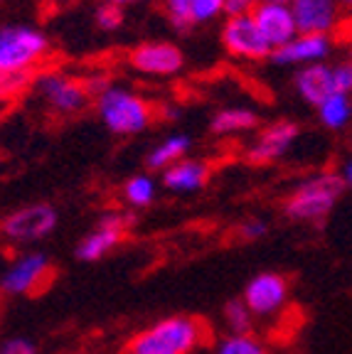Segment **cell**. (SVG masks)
Segmentation results:
<instances>
[{"instance_id":"6da1fadb","label":"cell","mask_w":352,"mask_h":354,"mask_svg":"<svg viewBox=\"0 0 352 354\" xmlns=\"http://www.w3.org/2000/svg\"><path fill=\"white\" fill-rule=\"evenodd\" d=\"M345 185L335 170H318L303 177L283 199V216L296 224H318L340 202Z\"/></svg>"},{"instance_id":"7a4b0ae2","label":"cell","mask_w":352,"mask_h":354,"mask_svg":"<svg viewBox=\"0 0 352 354\" xmlns=\"http://www.w3.org/2000/svg\"><path fill=\"white\" fill-rule=\"evenodd\" d=\"M204 339V325L190 315H168L136 332L126 354H193Z\"/></svg>"},{"instance_id":"3957f363","label":"cell","mask_w":352,"mask_h":354,"mask_svg":"<svg viewBox=\"0 0 352 354\" xmlns=\"http://www.w3.org/2000/svg\"><path fill=\"white\" fill-rule=\"evenodd\" d=\"M94 104H96V116H99L101 126L118 138L148 131L155 118L153 104L146 96L128 86H118V84H111L106 91H101L94 99Z\"/></svg>"},{"instance_id":"277c9868","label":"cell","mask_w":352,"mask_h":354,"mask_svg":"<svg viewBox=\"0 0 352 354\" xmlns=\"http://www.w3.org/2000/svg\"><path fill=\"white\" fill-rule=\"evenodd\" d=\"M50 37L35 25H0V74H33L50 57Z\"/></svg>"},{"instance_id":"5b68a950","label":"cell","mask_w":352,"mask_h":354,"mask_svg":"<svg viewBox=\"0 0 352 354\" xmlns=\"http://www.w3.org/2000/svg\"><path fill=\"white\" fill-rule=\"evenodd\" d=\"M60 212L50 202H33L12 209L0 221V239L12 246H35L55 234Z\"/></svg>"},{"instance_id":"8992f818","label":"cell","mask_w":352,"mask_h":354,"mask_svg":"<svg viewBox=\"0 0 352 354\" xmlns=\"http://www.w3.org/2000/svg\"><path fill=\"white\" fill-rule=\"evenodd\" d=\"M33 88L47 109L57 116H74L89 106L87 86L79 77L64 72H42L33 77Z\"/></svg>"},{"instance_id":"52a82bcc","label":"cell","mask_w":352,"mask_h":354,"mask_svg":"<svg viewBox=\"0 0 352 354\" xmlns=\"http://www.w3.org/2000/svg\"><path fill=\"white\" fill-rule=\"evenodd\" d=\"M52 276V261L50 256L39 249H28L17 254L6 271L0 273V293L10 298H22V295L37 293L44 283Z\"/></svg>"},{"instance_id":"ba28073f","label":"cell","mask_w":352,"mask_h":354,"mask_svg":"<svg viewBox=\"0 0 352 354\" xmlns=\"http://www.w3.org/2000/svg\"><path fill=\"white\" fill-rule=\"evenodd\" d=\"M222 47L227 50V55H231L234 59L242 62H261L271 57V44L264 39L261 30L256 28L254 15H229L222 25Z\"/></svg>"},{"instance_id":"9c48e42d","label":"cell","mask_w":352,"mask_h":354,"mask_svg":"<svg viewBox=\"0 0 352 354\" xmlns=\"http://www.w3.org/2000/svg\"><path fill=\"white\" fill-rule=\"evenodd\" d=\"M128 66L143 77H175L185 66V52L168 39H150L128 52Z\"/></svg>"},{"instance_id":"30bf717a","label":"cell","mask_w":352,"mask_h":354,"mask_svg":"<svg viewBox=\"0 0 352 354\" xmlns=\"http://www.w3.org/2000/svg\"><path fill=\"white\" fill-rule=\"evenodd\" d=\"M128 214H121V212H106L101 214V219L96 221V227L89 229L82 239H79L77 249H74V256L82 263H96V261L106 259L111 251L123 241L128 232Z\"/></svg>"},{"instance_id":"8fae6325","label":"cell","mask_w":352,"mask_h":354,"mask_svg":"<svg viewBox=\"0 0 352 354\" xmlns=\"http://www.w3.org/2000/svg\"><path fill=\"white\" fill-rule=\"evenodd\" d=\"M288 293V278L276 271H261L247 283L242 293V300L254 313V317H274L286 308Z\"/></svg>"},{"instance_id":"7c38bea8","label":"cell","mask_w":352,"mask_h":354,"mask_svg":"<svg viewBox=\"0 0 352 354\" xmlns=\"http://www.w3.org/2000/svg\"><path fill=\"white\" fill-rule=\"evenodd\" d=\"M298 136H301L298 123L286 121V118L269 123V126L256 133V138H254L252 145L247 148V162H252V165H271V162H279L281 158H286L288 150L296 145Z\"/></svg>"},{"instance_id":"4fadbf2b","label":"cell","mask_w":352,"mask_h":354,"mask_svg":"<svg viewBox=\"0 0 352 354\" xmlns=\"http://www.w3.org/2000/svg\"><path fill=\"white\" fill-rule=\"evenodd\" d=\"M335 52V39L333 35H306L298 32L291 42H286L283 47L271 52L269 59L279 66H301L318 64V62H328L331 55Z\"/></svg>"},{"instance_id":"5bb4252c","label":"cell","mask_w":352,"mask_h":354,"mask_svg":"<svg viewBox=\"0 0 352 354\" xmlns=\"http://www.w3.org/2000/svg\"><path fill=\"white\" fill-rule=\"evenodd\" d=\"M293 17L298 32L306 35H335L342 28V8L337 0H293Z\"/></svg>"},{"instance_id":"9a60e30c","label":"cell","mask_w":352,"mask_h":354,"mask_svg":"<svg viewBox=\"0 0 352 354\" xmlns=\"http://www.w3.org/2000/svg\"><path fill=\"white\" fill-rule=\"evenodd\" d=\"M227 0H163V12L170 28L190 32L225 15Z\"/></svg>"},{"instance_id":"2e32d148","label":"cell","mask_w":352,"mask_h":354,"mask_svg":"<svg viewBox=\"0 0 352 354\" xmlns=\"http://www.w3.org/2000/svg\"><path fill=\"white\" fill-rule=\"evenodd\" d=\"M252 15L256 20V28L264 35V39L271 44V50H279V47L291 42L298 35L291 6H279V3H266L264 0V3L254 8Z\"/></svg>"},{"instance_id":"e0dca14e","label":"cell","mask_w":352,"mask_h":354,"mask_svg":"<svg viewBox=\"0 0 352 354\" xmlns=\"http://www.w3.org/2000/svg\"><path fill=\"white\" fill-rule=\"evenodd\" d=\"M293 91L306 106H318L331 94H335V82H333V64L318 62V64L301 66L293 72Z\"/></svg>"},{"instance_id":"ac0fdd59","label":"cell","mask_w":352,"mask_h":354,"mask_svg":"<svg viewBox=\"0 0 352 354\" xmlns=\"http://www.w3.org/2000/svg\"><path fill=\"white\" fill-rule=\"evenodd\" d=\"M209 183V165L200 158H182L175 165L160 172V187L175 194H193L200 192Z\"/></svg>"},{"instance_id":"d6986e66","label":"cell","mask_w":352,"mask_h":354,"mask_svg":"<svg viewBox=\"0 0 352 354\" xmlns=\"http://www.w3.org/2000/svg\"><path fill=\"white\" fill-rule=\"evenodd\" d=\"M259 126V113L249 106H225L209 121V133L217 138H229V136H242L252 133Z\"/></svg>"},{"instance_id":"ffe728a7","label":"cell","mask_w":352,"mask_h":354,"mask_svg":"<svg viewBox=\"0 0 352 354\" xmlns=\"http://www.w3.org/2000/svg\"><path fill=\"white\" fill-rule=\"evenodd\" d=\"M193 150V138L187 133H170L163 140L153 145L146 155V170L148 172H163L170 165H175L177 160L187 158Z\"/></svg>"},{"instance_id":"44dd1931","label":"cell","mask_w":352,"mask_h":354,"mask_svg":"<svg viewBox=\"0 0 352 354\" xmlns=\"http://www.w3.org/2000/svg\"><path fill=\"white\" fill-rule=\"evenodd\" d=\"M160 189V177H155V172H136L123 183L121 187V199L126 202L131 209H148L150 205H155Z\"/></svg>"},{"instance_id":"7402d4cb","label":"cell","mask_w":352,"mask_h":354,"mask_svg":"<svg viewBox=\"0 0 352 354\" xmlns=\"http://www.w3.org/2000/svg\"><path fill=\"white\" fill-rule=\"evenodd\" d=\"M315 113H318V123L328 131H345L352 121V94H331L325 101H320L315 106Z\"/></svg>"},{"instance_id":"603a6c76","label":"cell","mask_w":352,"mask_h":354,"mask_svg":"<svg viewBox=\"0 0 352 354\" xmlns=\"http://www.w3.org/2000/svg\"><path fill=\"white\" fill-rule=\"evenodd\" d=\"M215 354H271V352L252 332H244V335H229L227 332L225 337L217 339Z\"/></svg>"},{"instance_id":"cb8c5ba5","label":"cell","mask_w":352,"mask_h":354,"mask_svg":"<svg viewBox=\"0 0 352 354\" xmlns=\"http://www.w3.org/2000/svg\"><path fill=\"white\" fill-rule=\"evenodd\" d=\"M222 322H225L229 335H244V332L254 330V313L242 298L227 300L222 308Z\"/></svg>"},{"instance_id":"d4e9b609","label":"cell","mask_w":352,"mask_h":354,"mask_svg":"<svg viewBox=\"0 0 352 354\" xmlns=\"http://www.w3.org/2000/svg\"><path fill=\"white\" fill-rule=\"evenodd\" d=\"M123 8L118 6H111V3H99V8L94 10V22H96V28L101 32H116V30L123 28Z\"/></svg>"},{"instance_id":"484cf974","label":"cell","mask_w":352,"mask_h":354,"mask_svg":"<svg viewBox=\"0 0 352 354\" xmlns=\"http://www.w3.org/2000/svg\"><path fill=\"white\" fill-rule=\"evenodd\" d=\"M35 74H0V104L15 99L20 91L33 84Z\"/></svg>"},{"instance_id":"4316f807","label":"cell","mask_w":352,"mask_h":354,"mask_svg":"<svg viewBox=\"0 0 352 354\" xmlns=\"http://www.w3.org/2000/svg\"><path fill=\"white\" fill-rule=\"evenodd\" d=\"M269 234V221L264 216H249V219L239 221L237 239L239 241H261Z\"/></svg>"},{"instance_id":"83f0119b","label":"cell","mask_w":352,"mask_h":354,"mask_svg":"<svg viewBox=\"0 0 352 354\" xmlns=\"http://www.w3.org/2000/svg\"><path fill=\"white\" fill-rule=\"evenodd\" d=\"M333 82H335V91L352 94V57L333 64Z\"/></svg>"},{"instance_id":"f1b7e54d","label":"cell","mask_w":352,"mask_h":354,"mask_svg":"<svg viewBox=\"0 0 352 354\" xmlns=\"http://www.w3.org/2000/svg\"><path fill=\"white\" fill-rule=\"evenodd\" d=\"M0 354H37V344L30 337H3L0 339Z\"/></svg>"},{"instance_id":"f546056e","label":"cell","mask_w":352,"mask_h":354,"mask_svg":"<svg viewBox=\"0 0 352 354\" xmlns=\"http://www.w3.org/2000/svg\"><path fill=\"white\" fill-rule=\"evenodd\" d=\"M264 3V0H227V8H225V15H249L254 12V8Z\"/></svg>"},{"instance_id":"4dcf8cb0","label":"cell","mask_w":352,"mask_h":354,"mask_svg":"<svg viewBox=\"0 0 352 354\" xmlns=\"http://www.w3.org/2000/svg\"><path fill=\"white\" fill-rule=\"evenodd\" d=\"M337 175H340V180H342V185H345V189H352V155L340 165Z\"/></svg>"},{"instance_id":"1f68e13d","label":"cell","mask_w":352,"mask_h":354,"mask_svg":"<svg viewBox=\"0 0 352 354\" xmlns=\"http://www.w3.org/2000/svg\"><path fill=\"white\" fill-rule=\"evenodd\" d=\"M101 3H111V6H118V8H128V6H136V3H143V0H101Z\"/></svg>"},{"instance_id":"d6a6232c","label":"cell","mask_w":352,"mask_h":354,"mask_svg":"<svg viewBox=\"0 0 352 354\" xmlns=\"http://www.w3.org/2000/svg\"><path fill=\"white\" fill-rule=\"evenodd\" d=\"M337 6H340L342 10H352V0H337Z\"/></svg>"},{"instance_id":"836d02e7","label":"cell","mask_w":352,"mask_h":354,"mask_svg":"<svg viewBox=\"0 0 352 354\" xmlns=\"http://www.w3.org/2000/svg\"><path fill=\"white\" fill-rule=\"evenodd\" d=\"M266 3H279V6H291L293 0H266Z\"/></svg>"},{"instance_id":"e575fe53","label":"cell","mask_w":352,"mask_h":354,"mask_svg":"<svg viewBox=\"0 0 352 354\" xmlns=\"http://www.w3.org/2000/svg\"><path fill=\"white\" fill-rule=\"evenodd\" d=\"M347 47H350V57H352V28L347 30Z\"/></svg>"}]
</instances>
